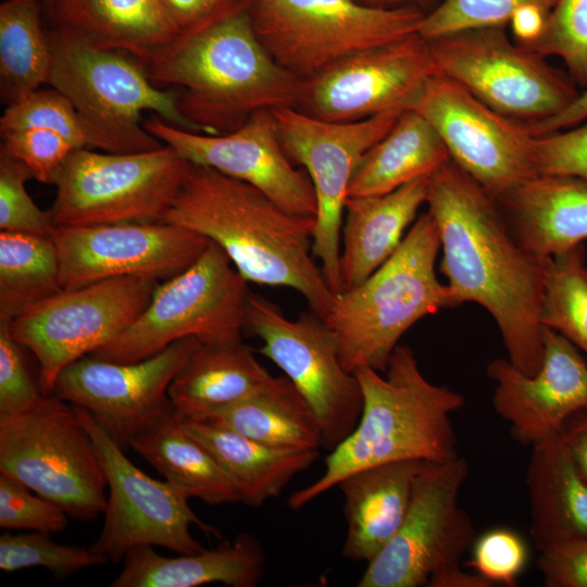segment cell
<instances>
[{"mask_svg": "<svg viewBox=\"0 0 587 587\" xmlns=\"http://www.w3.org/2000/svg\"><path fill=\"white\" fill-rule=\"evenodd\" d=\"M427 212L439 230V271L452 307L485 308L501 334L509 361L534 375L544 358L540 321L546 266L512 233L497 200L451 159L429 177Z\"/></svg>", "mask_w": 587, "mask_h": 587, "instance_id": "1", "label": "cell"}, {"mask_svg": "<svg viewBox=\"0 0 587 587\" xmlns=\"http://www.w3.org/2000/svg\"><path fill=\"white\" fill-rule=\"evenodd\" d=\"M162 222L216 243L248 282L299 292L323 320L335 294L314 262V216L282 208L255 187L214 168L191 167Z\"/></svg>", "mask_w": 587, "mask_h": 587, "instance_id": "2", "label": "cell"}, {"mask_svg": "<svg viewBox=\"0 0 587 587\" xmlns=\"http://www.w3.org/2000/svg\"><path fill=\"white\" fill-rule=\"evenodd\" d=\"M249 2L222 10L142 63L157 86L176 91L183 115L198 133L226 134L258 111L298 105L303 80L268 53Z\"/></svg>", "mask_w": 587, "mask_h": 587, "instance_id": "3", "label": "cell"}, {"mask_svg": "<svg viewBox=\"0 0 587 587\" xmlns=\"http://www.w3.org/2000/svg\"><path fill=\"white\" fill-rule=\"evenodd\" d=\"M353 374L363 396L359 422L329 451L323 474L289 497L292 510L365 467L409 460L445 462L459 455L451 414L464 405V397L428 382L410 347L395 348L385 376L369 366Z\"/></svg>", "mask_w": 587, "mask_h": 587, "instance_id": "4", "label": "cell"}, {"mask_svg": "<svg viewBox=\"0 0 587 587\" xmlns=\"http://www.w3.org/2000/svg\"><path fill=\"white\" fill-rule=\"evenodd\" d=\"M440 250L436 222L416 217L396 252L362 283L335 294L324 321L350 372L369 366L385 373L401 336L421 319L451 308L448 285L437 278Z\"/></svg>", "mask_w": 587, "mask_h": 587, "instance_id": "5", "label": "cell"}, {"mask_svg": "<svg viewBox=\"0 0 587 587\" xmlns=\"http://www.w3.org/2000/svg\"><path fill=\"white\" fill-rule=\"evenodd\" d=\"M47 35L52 54L48 85L72 102L92 148L132 153L162 147L143 126L145 111L197 132L183 115L176 91L157 86L134 57L96 47L66 30L51 28Z\"/></svg>", "mask_w": 587, "mask_h": 587, "instance_id": "6", "label": "cell"}, {"mask_svg": "<svg viewBox=\"0 0 587 587\" xmlns=\"http://www.w3.org/2000/svg\"><path fill=\"white\" fill-rule=\"evenodd\" d=\"M248 282L214 242L180 274L159 283L138 319L91 355L132 363L195 337L204 345L242 342Z\"/></svg>", "mask_w": 587, "mask_h": 587, "instance_id": "7", "label": "cell"}, {"mask_svg": "<svg viewBox=\"0 0 587 587\" xmlns=\"http://www.w3.org/2000/svg\"><path fill=\"white\" fill-rule=\"evenodd\" d=\"M0 474L61 507L75 520L104 513L107 479L74 405L54 395L33 409L0 416Z\"/></svg>", "mask_w": 587, "mask_h": 587, "instance_id": "8", "label": "cell"}, {"mask_svg": "<svg viewBox=\"0 0 587 587\" xmlns=\"http://www.w3.org/2000/svg\"><path fill=\"white\" fill-rule=\"evenodd\" d=\"M249 11L268 53L301 80L362 50L417 33L426 13L357 0H250Z\"/></svg>", "mask_w": 587, "mask_h": 587, "instance_id": "9", "label": "cell"}, {"mask_svg": "<svg viewBox=\"0 0 587 587\" xmlns=\"http://www.w3.org/2000/svg\"><path fill=\"white\" fill-rule=\"evenodd\" d=\"M190 167L166 145L132 153L75 149L57 175L50 212L57 226L162 222Z\"/></svg>", "mask_w": 587, "mask_h": 587, "instance_id": "10", "label": "cell"}, {"mask_svg": "<svg viewBox=\"0 0 587 587\" xmlns=\"http://www.w3.org/2000/svg\"><path fill=\"white\" fill-rule=\"evenodd\" d=\"M505 27L467 28L427 40L436 72L524 124L560 113L579 95L577 85L546 57L510 40Z\"/></svg>", "mask_w": 587, "mask_h": 587, "instance_id": "11", "label": "cell"}, {"mask_svg": "<svg viewBox=\"0 0 587 587\" xmlns=\"http://www.w3.org/2000/svg\"><path fill=\"white\" fill-rule=\"evenodd\" d=\"M159 282L137 276L102 279L34 304L7 326L38 362L43 395L64 367L112 340L148 307Z\"/></svg>", "mask_w": 587, "mask_h": 587, "instance_id": "12", "label": "cell"}, {"mask_svg": "<svg viewBox=\"0 0 587 587\" xmlns=\"http://www.w3.org/2000/svg\"><path fill=\"white\" fill-rule=\"evenodd\" d=\"M246 329L262 341L257 352L275 363L307 401L321 426L323 448L332 451L354 429L363 407L360 384L344 367L334 332L313 312L291 321L255 294L248 296Z\"/></svg>", "mask_w": 587, "mask_h": 587, "instance_id": "13", "label": "cell"}, {"mask_svg": "<svg viewBox=\"0 0 587 587\" xmlns=\"http://www.w3.org/2000/svg\"><path fill=\"white\" fill-rule=\"evenodd\" d=\"M289 159L307 172L316 200L312 254L334 294L341 289L340 236L353 173L363 155L396 124L400 111L352 122H330L298 108L272 110Z\"/></svg>", "mask_w": 587, "mask_h": 587, "instance_id": "14", "label": "cell"}, {"mask_svg": "<svg viewBox=\"0 0 587 587\" xmlns=\"http://www.w3.org/2000/svg\"><path fill=\"white\" fill-rule=\"evenodd\" d=\"M469 472L460 454L424 462L401 526L366 563L358 587L427 586L435 573L460 563L477 538L471 516L459 505Z\"/></svg>", "mask_w": 587, "mask_h": 587, "instance_id": "15", "label": "cell"}, {"mask_svg": "<svg viewBox=\"0 0 587 587\" xmlns=\"http://www.w3.org/2000/svg\"><path fill=\"white\" fill-rule=\"evenodd\" d=\"M73 405L95 445L109 487L103 526L91 551L118 563L141 546L177 553L204 549L192 536L191 526L208 534L217 530L195 514L188 504L190 498L134 465L85 408Z\"/></svg>", "mask_w": 587, "mask_h": 587, "instance_id": "16", "label": "cell"}, {"mask_svg": "<svg viewBox=\"0 0 587 587\" xmlns=\"http://www.w3.org/2000/svg\"><path fill=\"white\" fill-rule=\"evenodd\" d=\"M410 110L444 141L450 159L495 198L539 174L535 136L457 82L434 74Z\"/></svg>", "mask_w": 587, "mask_h": 587, "instance_id": "17", "label": "cell"}, {"mask_svg": "<svg viewBox=\"0 0 587 587\" xmlns=\"http://www.w3.org/2000/svg\"><path fill=\"white\" fill-rule=\"evenodd\" d=\"M200 344L195 337L183 338L132 363L85 355L62 370L52 395L85 408L127 451L140 434L175 413L168 387Z\"/></svg>", "mask_w": 587, "mask_h": 587, "instance_id": "18", "label": "cell"}, {"mask_svg": "<svg viewBox=\"0 0 587 587\" xmlns=\"http://www.w3.org/2000/svg\"><path fill=\"white\" fill-rule=\"evenodd\" d=\"M436 73L427 40L415 33L362 50L303 80L297 108L330 122L404 112Z\"/></svg>", "mask_w": 587, "mask_h": 587, "instance_id": "19", "label": "cell"}, {"mask_svg": "<svg viewBox=\"0 0 587 587\" xmlns=\"http://www.w3.org/2000/svg\"><path fill=\"white\" fill-rule=\"evenodd\" d=\"M52 239L63 290L123 276L164 282L188 268L210 243L166 222L57 226Z\"/></svg>", "mask_w": 587, "mask_h": 587, "instance_id": "20", "label": "cell"}, {"mask_svg": "<svg viewBox=\"0 0 587 587\" xmlns=\"http://www.w3.org/2000/svg\"><path fill=\"white\" fill-rule=\"evenodd\" d=\"M143 126L191 164L245 182L291 213L315 217L310 177L286 154L272 110L258 111L238 128L220 135L187 130L157 115Z\"/></svg>", "mask_w": 587, "mask_h": 587, "instance_id": "21", "label": "cell"}, {"mask_svg": "<svg viewBox=\"0 0 587 587\" xmlns=\"http://www.w3.org/2000/svg\"><path fill=\"white\" fill-rule=\"evenodd\" d=\"M542 363L532 376L505 359H495L486 367L496 384L494 411L509 423L511 438L522 446L559 434L565 421L587 405V363L578 348L548 326L542 329Z\"/></svg>", "mask_w": 587, "mask_h": 587, "instance_id": "22", "label": "cell"}, {"mask_svg": "<svg viewBox=\"0 0 587 587\" xmlns=\"http://www.w3.org/2000/svg\"><path fill=\"white\" fill-rule=\"evenodd\" d=\"M517 241L547 261L587 239V179L537 174L495 198Z\"/></svg>", "mask_w": 587, "mask_h": 587, "instance_id": "23", "label": "cell"}, {"mask_svg": "<svg viewBox=\"0 0 587 587\" xmlns=\"http://www.w3.org/2000/svg\"><path fill=\"white\" fill-rule=\"evenodd\" d=\"M429 177L385 195L347 198L340 236V291L362 283L396 252L404 230L426 204Z\"/></svg>", "mask_w": 587, "mask_h": 587, "instance_id": "24", "label": "cell"}, {"mask_svg": "<svg viewBox=\"0 0 587 587\" xmlns=\"http://www.w3.org/2000/svg\"><path fill=\"white\" fill-rule=\"evenodd\" d=\"M43 7L52 28L141 64L180 35L160 0H43Z\"/></svg>", "mask_w": 587, "mask_h": 587, "instance_id": "25", "label": "cell"}, {"mask_svg": "<svg viewBox=\"0 0 587 587\" xmlns=\"http://www.w3.org/2000/svg\"><path fill=\"white\" fill-rule=\"evenodd\" d=\"M423 461H396L365 467L337 486L344 496L347 536L342 557L366 563L395 536L408 512Z\"/></svg>", "mask_w": 587, "mask_h": 587, "instance_id": "26", "label": "cell"}, {"mask_svg": "<svg viewBox=\"0 0 587 587\" xmlns=\"http://www.w3.org/2000/svg\"><path fill=\"white\" fill-rule=\"evenodd\" d=\"M265 567L259 540L248 533L212 549L164 557L152 546L132 549L111 587H198L221 583L230 587H255Z\"/></svg>", "mask_w": 587, "mask_h": 587, "instance_id": "27", "label": "cell"}, {"mask_svg": "<svg viewBox=\"0 0 587 587\" xmlns=\"http://www.w3.org/2000/svg\"><path fill=\"white\" fill-rule=\"evenodd\" d=\"M526 485L538 551L564 539H587V482L560 433L532 446Z\"/></svg>", "mask_w": 587, "mask_h": 587, "instance_id": "28", "label": "cell"}, {"mask_svg": "<svg viewBox=\"0 0 587 587\" xmlns=\"http://www.w3.org/2000/svg\"><path fill=\"white\" fill-rule=\"evenodd\" d=\"M273 378L242 342L200 344L173 378L168 397L178 420H196L254 395Z\"/></svg>", "mask_w": 587, "mask_h": 587, "instance_id": "29", "label": "cell"}, {"mask_svg": "<svg viewBox=\"0 0 587 587\" xmlns=\"http://www.w3.org/2000/svg\"><path fill=\"white\" fill-rule=\"evenodd\" d=\"M180 422L232 479L239 501L249 507L259 508L276 498L292 477L305 471L319 457V450L270 447L204 421Z\"/></svg>", "mask_w": 587, "mask_h": 587, "instance_id": "30", "label": "cell"}, {"mask_svg": "<svg viewBox=\"0 0 587 587\" xmlns=\"http://www.w3.org/2000/svg\"><path fill=\"white\" fill-rule=\"evenodd\" d=\"M196 420L274 448L319 450L323 447L321 426L313 411L286 376L274 377L254 395Z\"/></svg>", "mask_w": 587, "mask_h": 587, "instance_id": "31", "label": "cell"}, {"mask_svg": "<svg viewBox=\"0 0 587 587\" xmlns=\"http://www.w3.org/2000/svg\"><path fill=\"white\" fill-rule=\"evenodd\" d=\"M449 160L435 128L416 111L407 110L363 155L351 178L348 198L388 193L432 175Z\"/></svg>", "mask_w": 587, "mask_h": 587, "instance_id": "32", "label": "cell"}, {"mask_svg": "<svg viewBox=\"0 0 587 587\" xmlns=\"http://www.w3.org/2000/svg\"><path fill=\"white\" fill-rule=\"evenodd\" d=\"M130 449L188 498L210 505L240 502L232 479L175 413L135 438Z\"/></svg>", "mask_w": 587, "mask_h": 587, "instance_id": "33", "label": "cell"}, {"mask_svg": "<svg viewBox=\"0 0 587 587\" xmlns=\"http://www.w3.org/2000/svg\"><path fill=\"white\" fill-rule=\"evenodd\" d=\"M52 54L39 0L0 5V95L9 105L48 84Z\"/></svg>", "mask_w": 587, "mask_h": 587, "instance_id": "34", "label": "cell"}, {"mask_svg": "<svg viewBox=\"0 0 587 587\" xmlns=\"http://www.w3.org/2000/svg\"><path fill=\"white\" fill-rule=\"evenodd\" d=\"M61 290L52 237L1 230L0 324Z\"/></svg>", "mask_w": 587, "mask_h": 587, "instance_id": "35", "label": "cell"}, {"mask_svg": "<svg viewBox=\"0 0 587 587\" xmlns=\"http://www.w3.org/2000/svg\"><path fill=\"white\" fill-rule=\"evenodd\" d=\"M579 243L547 261L540 321L587 354V276Z\"/></svg>", "mask_w": 587, "mask_h": 587, "instance_id": "36", "label": "cell"}, {"mask_svg": "<svg viewBox=\"0 0 587 587\" xmlns=\"http://www.w3.org/2000/svg\"><path fill=\"white\" fill-rule=\"evenodd\" d=\"M108 562L90 548L58 544L49 533L13 535L7 530L0 536V570L5 573L26 567H45L57 578L63 579Z\"/></svg>", "mask_w": 587, "mask_h": 587, "instance_id": "37", "label": "cell"}, {"mask_svg": "<svg viewBox=\"0 0 587 587\" xmlns=\"http://www.w3.org/2000/svg\"><path fill=\"white\" fill-rule=\"evenodd\" d=\"M523 47L560 58L573 82L586 88L587 0H557L539 36Z\"/></svg>", "mask_w": 587, "mask_h": 587, "instance_id": "38", "label": "cell"}, {"mask_svg": "<svg viewBox=\"0 0 587 587\" xmlns=\"http://www.w3.org/2000/svg\"><path fill=\"white\" fill-rule=\"evenodd\" d=\"M42 128L64 137L75 149L91 147L86 127L72 102L60 91L37 89L7 105L0 133Z\"/></svg>", "mask_w": 587, "mask_h": 587, "instance_id": "39", "label": "cell"}, {"mask_svg": "<svg viewBox=\"0 0 587 587\" xmlns=\"http://www.w3.org/2000/svg\"><path fill=\"white\" fill-rule=\"evenodd\" d=\"M557 0H442L425 13L417 34L425 40L452 32L507 26L516 11L538 5L551 11Z\"/></svg>", "mask_w": 587, "mask_h": 587, "instance_id": "40", "label": "cell"}, {"mask_svg": "<svg viewBox=\"0 0 587 587\" xmlns=\"http://www.w3.org/2000/svg\"><path fill=\"white\" fill-rule=\"evenodd\" d=\"M33 173L22 161L0 148V229L52 237L57 224L26 190Z\"/></svg>", "mask_w": 587, "mask_h": 587, "instance_id": "41", "label": "cell"}, {"mask_svg": "<svg viewBox=\"0 0 587 587\" xmlns=\"http://www.w3.org/2000/svg\"><path fill=\"white\" fill-rule=\"evenodd\" d=\"M16 479L0 474V527L49 534L63 532L68 523L66 512L52 501L33 495Z\"/></svg>", "mask_w": 587, "mask_h": 587, "instance_id": "42", "label": "cell"}, {"mask_svg": "<svg viewBox=\"0 0 587 587\" xmlns=\"http://www.w3.org/2000/svg\"><path fill=\"white\" fill-rule=\"evenodd\" d=\"M1 147L34 175V179L54 185L57 175L75 148L61 135L42 128H23L1 134Z\"/></svg>", "mask_w": 587, "mask_h": 587, "instance_id": "43", "label": "cell"}, {"mask_svg": "<svg viewBox=\"0 0 587 587\" xmlns=\"http://www.w3.org/2000/svg\"><path fill=\"white\" fill-rule=\"evenodd\" d=\"M526 560L524 540L513 530L496 528L476 538L469 564L494 585L514 587Z\"/></svg>", "mask_w": 587, "mask_h": 587, "instance_id": "44", "label": "cell"}, {"mask_svg": "<svg viewBox=\"0 0 587 587\" xmlns=\"http://www.w3.org/2000/svg\"><path fill=\"white\" fill-rule=\"evenodd\" d=\"M24 349L0 325V416L26 412L46 397L29 371Z\"/></svg>", "mask_w": 587, "mask_h": 587, "instance_id": "45", "label": "cell"}, {"mask_svg": "<svg viewBox=\"0 0 587 587\" xmlns=\"http://www.w3.org/2000/svg\"><path fill=\"white\" fill-rule=\"evenodd\" d=\"M535 161L539 174L587 179V123L535 137Z\"/></svg>", "mask_w": 587, "mask_h": 587, "instance_id": "46", "label": "cell"}, {"mask_svg": "<svg viewBox=\"0 0 587 587\" xmlns=\"http://www.w3.org/2000/svg\"><path fill=\"white\" fill-rule=\"evenodd\" d=\"M536 561L547 587H587V539L570 538L539 551Z\"/></svg>", "mask_w": 587, "mask_h": 587, "instance_id": "47", "label": "cell"}, {"mask_svg": "<svg viewBox=\"0 0 587 587\" xmlns=\"http://www.w3.org/2000/svg\"><path fill=\"white\" fill-rule=\"evenodd\" d=\"M160 1L166 15L180 35L199 28L226 9L218 7L214 0Z\"/></svg>", "mask_w": 587, "mask_h": 587, "instance_id": "48", "label": "cell"}, {"mask_svg": "<svg viewBox=\"0 0 587 587\" xmlns=\"http://www.w3.org/2000/svg\"><path fill=\"white\" fill-rule=\"evenodd\" d=\"M560 436L579 473L587 482V405L565 421Z\"/></svg>", "mask_w": 587, "mask_h": 587, "instance_id": "49", "label": "cell"}, {"mask_svg": "<svg viewBox=\"0 0 587 587\" xmlns=\"http://www.w3.org/2000/svg\"><path fill=\"white\" fill-rule=\"evenodd\" d=\"M587 118V87L563 111L548 118L526 124L535 137L567 129L579 125Z\"/></svg>", "mask_w": 587, "mask_h": 587, "instance_id": "50", "label": "cell"}, {"mask_svg": "<svg viewBox=\"0 0 587 587\" xmlns=\"http://www.w3.org/2000/svg\"><path fill=\"white\" fill-rule=\"evenodd\" d=\"M550 11L538 5H526L514 13L510 21L514 41L528 45L541 33Z\"/></svg>", "mask_w": 587, "mask_h": 587, "instance_id": "51", "label": "cell"}, {"mask_svg": "<svg viewBox=\"0 0 587 587\" xmlns=\"http://www.w3.org/2000/svg\"><path fill=\"white\" fill-rule=\"evenodd\" d=\"M494 584L478 573L465 572L461 564L447 566L435 573L427 587H492Z\"/></svg>", "mask_w": 587, "mask_h": 587, "instance_id": "52", "label": "cell"}, {"mask_svg": "<svg viewBox=\"0 0 587 587\" xmlns=\"http://www.w3.org/2000/svg\"><path fill=\"white\" fill-rule=\"evenodd\" d=\"M238 1L240 0H214V2L221 8H227L229 5L235 4Z\"/></svg>", "mask_w": 587, "mask_h": 587, "instance_id": "53", "label": "cell"}, {"mask_svg": "<svg viewBox=\"0 0 587 587\" xmlns=\"http://www.w3.org/2000/svg\"><path fill=\"white\" fill-rule=\"evenodd\" d=\"M586 276H587V266H586Z\"/></svg>", "mask_w": 587, "mask_h": 587, "instance_id": "54", "label": "cell"}]
</instances>
